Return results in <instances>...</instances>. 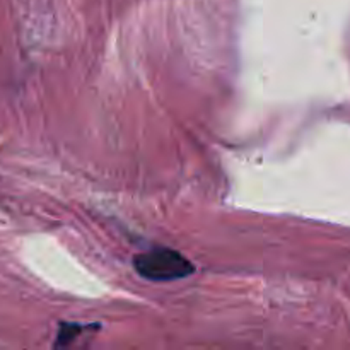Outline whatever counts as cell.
I'll use <instances>...</instances> for the list:
<instances>
[{"instance_id":"cell-2","label":"cell","mask_w":350,"mask_h":350,"mask_svg":"<svg viewBox=\"0 0 350 350\" xmlns=\"http://www.w3.org/2000/svg\"><path fill=\"white\" fill-rule=\"evenodd\" d=\"M91 327H82V325H72V323H62L60 332H58L57 342H55V347H60V345H68L74 340L77 335H81L82 332L88 330Z\"/></svg>"},{"instance_id":"cell-1","label":"cell","mask_w":350,"mask_h":350,"mask_svg":"<svg viewBox=\"0 0 350 350\" xmlns=\"http://www.w3.org/2000/svg\"><path fill=\"white\" fill-rule=\"evenodd\" d=\"M135 272L150 282H173L195 272L193 263L171 248H152L133 258Z\"/></svg>"}]
</instances>
